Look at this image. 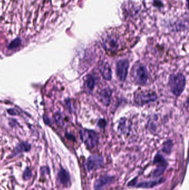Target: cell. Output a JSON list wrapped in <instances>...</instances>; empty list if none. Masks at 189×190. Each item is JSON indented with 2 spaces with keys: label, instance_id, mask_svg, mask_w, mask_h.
I'll return each instance as SVG.
<instances>
[{
  "label": "cell",
  "instance_id": "cell-1",
  "mask_svg": "<svg viewBox=\"0 0 189 190\" xmlns=\"http://www.w3.org/2000/svg\"><path fill=\"white\" fill-rule=\"evenodd\" d=\"M185 77L180 73H174L170 76L169 85L174 95L180 96L185 87Z\"/></svg>",
  "mask_w": 189,
  "mask_h": 190
},
{
  "label": "cell",
  "instance_id": "cell-2",
  "mask_svg": "<svg viewBox=\"0 0 189 190\" xmlns=\"http://www.w3.org/2000/svg\"><path fill=\"white\" fill-rule=\"evenodd\" d=\"M80 134L81 139L88 148H95L97 145L99 136L94 131L83 129L80 131Z\"/></svg>",
  "mask_w": 189,
  "mask_h": 190
},
{
  "label": "cell",
  "instance_id": "cell-3",
  "mask_svg": "<svg viewBox=\"0 0 189 190\" xmlns=\"http://www.w3.org/2000/svg\"><path fill=\"white\" fill-rule=\"evenodd\" d=\"M156 97V95L153 91L141 90L135 93L134 96V101L136 104L143 105L155 101Z\"/></svg>",
  "mask_w": 189,
  "mask_h": 190
},
{
  "label": "cell",
  "instance_id": "cell-4",
  "mask_svg": "<svg viewBox=\"0 0 189 190\" xmlns=\"http://www.w3.org/2000/svg\"><path fill=\"white\" fill-rule=\"evenodd\" d=\"M132 76L136 84L144 85L147 82L148 76L146 67L142 64L136 65V67L134 68L133 70Z\"/></svg>",
  "mask_w": 189,
  "mask_h": 190
},
{
  "label": "cell",
  "instance_id": "cell-5",
  "mask_svg": "<svg viewBox=\"0 0 189 190\" xmlns=\"http://www.w3.org/2000/svg\"><path fill=\"white\" fill-rule=\"evenodd\" d=\"M104 161L103 157L98 155H92L86 159V166L88 170L93 171L103 167Z\"/></svg>",
  "mask_w": 189,
  "mask_h": 190
},
{
  "label": "cell",
  "instance_id": "cell-6",
  "mask_svg": "<svg viewBox=\"0 0 189 190\" xmlns=\"http://www.w3.org/2000/svg\"><path fill=\"white\" fill-rule=\"evenodd\" d=\"M154 163L155 164L156 168L153 172V176L157 177L164 173L167 166V163L164 157L162 156L160 154H158L156 155L154 158Z\"/></svg>",
  "mask_w": 189,
  "mask_h": 190
},
{
  "label": "cell",
  "instance_id": "cell-7",
  "mask_svg": "<svg viewBox=\"0 0 189 190\" xmlns=\"http://www.w3.org/2000/svg\"><path fill=\"white\" fill-rule=\"evenodd\" d=\"M129 63L127 60H121L117 64V75L120 81L125 80L128 74Z\"/></svg>",
  "mask_w": 189,
  "mask_h": 190
},
{
  "label": "cell",
  "instance_id": "cell-8",
  "mask_svg": "<svg viewBox=\"0 0 189 190\" xmlns=\"http://www.w3.org/2000/svg\"><path fill=\"white\" fill-rule=\"evenodd\" d=\"M57 180L64 187H69L70 185V174L63 168H61L59 170L57 174Z\"/></svg>",
  "mask_w": 189,
  "mask_h": 190
},
{
  "label": "cell",
  "instance_id": "cell-9",
  "mask_svg": "<svg viewBox=\"0 0 189 190\" xmlns=\"http://www.w3.org/2000/svg\"><path fill=\"white\" fill-rule=\"evenodd\" d=\"M104 46L106 49L111 51L117 50L119 48L118 41L114 36H109L104 41Z\"/></svg>",
  "mask_w": 189,
  "mask_h": 190
},
{
  "label": "cell",
  "instance_id": "cell-10",
  "mask_svg": "<svg viewBox=\"0 0 189 190\" xmlns=\"http://www.w3.org/2000/svg\"><path fill=\"white\" fill-rule=\"evenodd\" d=\"M113 177L104 176L97 180L95 184V190H103L104 187L113 180Z\"/></svg>",
  "mask_w": 189,
  "mask_h": 190
},
{
  "label": "cell",
  "instance_id": "cell-11",
  "mask_svg": "<svg viewBox=\"0 0 189 190\" xmlns=\"http://www.w3.org/2000/svg\"><path fill=\"white\" fill-rule=\"evenodd\" d=\"M31 150V145L27 142H22L19 143L14 148L10 157L16 156L18 155L25 152H28Z\"/></svg>",
  "mask_w": 189,
  "mask_h": 190
},
{
  "label": "cell",
  "instance_id": "cell-12",
  "mask_svg": "<svg viewBox=\"0 0 189 190\" xmlns=\"http://www.w3.org/2000/svg\"><path fill=\"white\" fill-rule=\"evenodd\" d=\"M100 71L104 78H105L107 80H110L111 79L112 73L111 68L108 64H103L100 68Z\"/></svg>",
  "mask_w": 189,
  "mask_h": 190
},
{
  "label": "cell",
  "instance_id": "cell-13",
  "mask_svg": "<svg viewBox=\"0 0 189 190\" xmlns=\"http://www.w3.org/2000/svg\"><path fill=\"white\" fill-rule=\"evenodd\" d=\"M100 100L104 105H108L110 102L111 92L109 89H104L100 93Z\"/></svg>",
  "mask_w": 189,
  "mask_h": 190
},
{
  "label": "cell",
  "instance_id": "cell-14",
  "mask_svg": "<svg viewBox=\"0 0 189 190\" xmlns=\"http://www.w3.org/2000/svg\"><path fill=\"white\" fill-rule=\"evenodd\" d=\"M163 181V179H159V180H156L154 181H151L149 182H141L139 184H137L136 187H143V188H151L154 187L158 184H159L162 182Z\"/></svg>",
  "mask_w": 189,
  "mask_h": 190
},
{
  "label": "cell",
  "instance_id": "cell-15",
  "mask_svg": "<svg viewBox=\"0 0 189 190\" xmlns=\"http://www.w3.org/2000/svg\"><path fill=\"white\" fill-rule=\"evenodd\" d=\"M95 81L94 78L91 76H89L86 77V80L85 82V86L87 88L88 91H93L95 87Z\"/></svg>",
  "mask_w": 189,
  "mask_h": 190
},
{
  "label": "cell",
  "instance_id": "cell-16",
  "mask_svg": "<svg viewBox=\"0 0 189 190\" xmlns=\"http://www.w3.org/2000/svg\"><path fill=\"white\" fill-rule=\"evenodd\" d=\"M172 143L171 141H167L164 143V147L163 148V151L165 154H170L172 150Z\"/></svg>",
  "mask_w": 189,
  "mask_h": 190
},
{
  "label": "cell",
  "instance_id": "cell-17",
  "mask_svg": "<svg viewBox=\"0 0 189 190\" xmlns=\"http://www.w3.org/2000/svg\"><path fill=\"white\" fill-rule=\"evenodd\" d=\"M32 175V170H31L30 168L27 167L26 168L25 170L23 171V179L25 181L31 179Z\"/></svg>",
  "mask_w": 189,
  "mask_h": 190
},
{
  "label": "cell",
  "instance_id": "cell-18",
  "mask_svg": "<svg viewBox=\"0 0 189 190\" xmlns=\"http://www.w3.org/2000/svg\"><path fill=\"white\" fill-rule=\"evenodd\" d=\"M21 43V39L20 38H17L14 40H13L10 44L9 45V48L10 49H14L20 46V45Z\"/></svg>",
  "mask_w": 189,
  "mask_h": 190
},
{
  "label": "cell",
  "instance_id": "cell-19",
  "mask_svg": "<svg viewBox=\"0 0 189 190\" xmlns=\"http://www.w3.org/2000/svg\"><path fill=\"white\" fill-rule=\"evenodd\" d=\"M40 171H41V173L42 175H44L46 174H49L50 172V170L49 168L46 167V166L42 167L41 170H40Z\"/></svg>",
  "mask_w": 189,
  "mask_h": 190
},
{
  "label": "cell",
  "instance_id": "cell-20",
  "mask_svg": "<svg viewBox=\"0 0 189 190\" xmlns=\"http://www.w3.org/2000/svg\"><path fill=\"white\" fill-rule=\"evenodd\" d=\"M54 118H55V120H56L57 122H58L59 124L62 123V117L61 115L59 114H57L56 115L54 116Z\"/></svg>",
  "mask_w": 189,
  "mask_h": 190
},
{
  "label": "cell",
  "instance_id": "cell-21",
  "mask_svg": "<svg viewBox=\"0 0 189 190\" xmlns=\"http://www.w3.org/2000/svg\"><path fill=\"white\" fill-rule=\"evenodd\" d=\"M98 124H99V125L100 127H104V126L106 125V121L104 120H100L99 121Z\"/></svg>",
  "mask_w": 189,
  "mask_h": 190
},
{
  "label": "cell",
  "instance_id": "cell-22",
  "mask_svg": "<svg viewBox=\"0 0 189 190\" xmlns=\"http://www.w3.org/2000/svg\"><path fill=\"white\" fill-rule=\"evenodd\" d=\"M9 114H10V115H16V112H15V111H14V109H10L9 110Z\"/></svg>",
  "mask_w": 189,
  "mask_h": 190
},
{
  "label": "cell",
  "instance_id": "cell-23",
  "mask_svg": "<svg viewBox=\"0 0 189 190\" xmlns=\"http://www.w3.org/2000/svg\"><path fill=\"white\" fill-rule=\"evenodd\" d=\"M67 137H68V138H69L70 140H74V137L71 134H67Z\"/></svg>",
  "mask_w": 189,
  "mask_h": 190
}]
</instances>
